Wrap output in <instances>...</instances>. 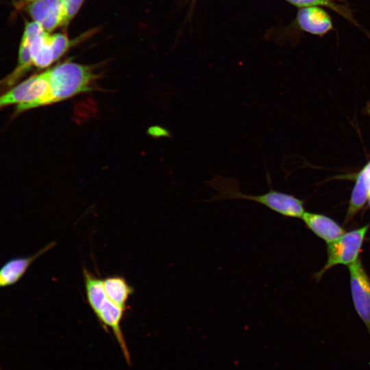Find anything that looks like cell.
Instances as JSON below:
<instances>
[{
	"mask_svg": "<svg viewBox=\"0 0 370 370\" xmlns=\"http://www.w3.org/2000/svg\"><path fill=\"white\" fill-rule=\"evenodd\" d=\"M348 269L354 308L370 336V278L360 258L349 265Z\"/></svg>",
	"mask_w": 370,
	"mask_h": 370,
	"instance_id": "obj_6",
	"label": "cell"
},
{
	"mask_svg": "<svg viewBox=\"0 0 370 370\" xmlns=\"http://www.w3.org/2000/svg\"><path fill=\"white\" fill-rule=\"evenodd\" d=\"M52 103L91 91L97 78L92 69L66 62L47 69Z\"/></svg>",
	"mask_w": 370,
	"mask_h": 370,
	"instance_id": "obj_3",
	"label": "cell"
},
{
	"mask_svg": "<svg viewBox=\"0 0 370 370\" xmlns=\"http://www.w3.org/2000/svg\"><path fill=\"white\" fill-rule=\"evenodd\" d=\"M13 104L16 105L17 112L52 104L47 70L31 76L0 96V109Z\"/></svg>",
	"mask_w": 370,
	"mask_h": 370,
	"instance_id": "obj_4",
	"label": "cell"
},
{
	"mask_svg": "<svg viewBox=\"0 0 370 370\" xmlns=\"http://www.w3.org/2000/svg\"><path fill=\"white\" fill-rule=\"evenodd\" d=\"M368 202H369V207H370V197H369V199L368 200Z\"/></svg>",
	"mask_w": 370,
	"mask_h": 370,
	"instance_id": "obj_18",
	"label": "cell"
},
{
	"mask_svg": "<svg viewBox=\"0 0 370 370\" xmlns=\"http://www.w3.org/2000/svg\"><path fill=\"white\" fill-rule=\"evenodd\" d=\"M51 44L57 60L68 50L69 40L66 34L58 33L51 35Z\"/></svg>",
	"mask_w": 370,
	"mask_h": 370,
	"instance_id": "obj_15",
	"label": "cell"
},
{
	"mask_svg": "<svg viewBox=\"0 0 370 370\" xmlns=\"http://www.w3.org/2000/svg\"><path fill=\"white\" fill-rule=\"evenodd\" d=\"M82 275L86 301L104 329L111 330L123 353L130 364V354L121 328L125 309L110 301L104 291L103 280L97 278L88 269L84 268Z\"/></svg>",
	"mask_w": 370,
	"mask_h": 370,
	"instance_id": "obj_2",
	"label": "cell"
},
{
	"mask_svg": "<svg viewBox=\"0 0 370 370\" xmlns=\"http://www.w3.org/2000/svg\"><path fill=\"white\" fill-rule=\"evenodd\" d=\"M369 224L345 232L327 247V260L324 266L314 275L316 280H320L329 269L336 265L349 266L359 258Z\"/></svg>",
	"mask_w": 370,
	"mask_h": 370,
	"instance_id": "obj_5",
	"label": "cell"
},
{
	"mask_svg": "<svg viewBox=\"0 0 370 370\" xmlns=\"http://www.w3.org/2000/svg\"><path fill=\"white\" fill-rule=\"evenodd\" d=\"M104 291L108 299L119 307L126 309L130 297L134 292V288L121 275H114L103 280Z\"/></svg>",
	"mask_w": 370,
	"mask_h": 370,
	"instance_id": "obj_13",
	"label": "cell"
},
{
	"mask_svg": "<svg viewBox=\"0 0 370 370\" xmlns=\"http://www.w3.org/2000/svg\"><path fill=\"white\" fill-rule=\"evenodd\" d=\"M267 179L269 185L268 192L261 195H247L241 190L239 183L236 179L215 175L212 180L206 182V184L216 192L212 199L206 201L213 202L225 199L249 200L263 205L284 218L301 219L306 212L305 201L293 195L274 190L268 171Z\"/></svg>",
	"mask_w": 370,
	"mask_h": 370,
	"instance_id": "obj_1",
	"label": "cell"
},
{
	"mask_svg": "<svg viewBox=\"0 0 370 370\" xmlns=\"http://www.w3.org/2000/svg\"><path fill=\"white\" fill-rule=\"evenodd\" d=\"M55 245V242H51L31 256L14 258L5 262L0 268V288L16 284L25 275L32 262Z\"/></svg>",
	"mask_w": 370,
	"mask_h": 370,
	"instance_id": "obj_10",
	"label": "cell"
},
{
	"mask_svg": "<svg viewBox=\"0 0 370 370\" xmlns=\"http://www.w3.org/2000/svg\"><path fill=\"white\" fill-rule=\"evenodd\" d=\"M22 38L28 44L32 67L44 69L56 61L51 44V35L38 23H27Z\"/></svg>",
	"mask_w": 370,
	"mask_h": 370,
	"instance_id": "obj_7",
	"label": "cell"
},
{
	"mask_svg": "<svg viewBox=\"0 0 370 370\" xmlns=\"http://www.w3.org/2000/svg\"><path fill=\"white\" fill-rule=\"evenodd\" d=\"M23 1H36V0H23Z\"/></svg>",
	"mask_w": 370,
	"mask_h": 370,
	"instance_id": "obj_17",
	"label": "cell"
},
{
	"mask_svg": "<svg viewBox=\"0 0 370 370\" xmlns=\"http://www.w3.org/2000/svg\"><path fill=\"white\" fill-rule=\"evenodd\" d=\"M65 6L67 23L75 15L84 0H62Z\"/></svg>",
	"mask_w": 370,
	"mask_h": 370,
	"instance_id": "obj_16",
	"label": "cell"
},
{
	"mask_svg": "<svg viewBox=\"0 0 370 370\" xmlns=\"http://www.w3.org/2000/svg\"><path fill=\"white\" fill-rule=\"evenodd\" d=\"M296 22L304 32L322 36L333 29V23L330 14L319 6L299 8Z\"/></svg>",
	"mask_w": 370,
	"mask_h": 370,
	"instance_id": "obj_9",
	"label": "cell"
},
{
	"mask_svg": "<svg viewBox=\"0 0 370 370\" xmlns=\"http://www.w3.org/2000/svg\"><path fill=\"white\" fill-rule=\"evenodd\" d=\"M288 3L299 8L310 6H325L338 13L349 22L358 26L351 10L347 5H342L341 0H286Z\"/></svg>",
	"mask_w": 370,
	"mask_h": 370,
	"instance_id": "obj_14",
	"label": "cell"
},
{
	"mask_svg": "<svg viewBox=\"0 0 370 370\" xmlns=\"http://www.w3.org/2000/svg\"><path fill=\"white\" fill-rule=\"evenodd\" d=\"M301 219L308 230L327 244L345 232L344 228L334 219L322 214L305 212Z\"/></svg>",
	"mask_w": 370,
	"mask_h": 370,
	"instance_id": "obj_11",
	"label": "cell"
},
{
	"mask_svg": "<svg viewBox=\"0 0 370 370\" xmlns=\"http://www.w3.org/2000/svg\"><path fill=\"white\" fill-rule=\"evenodd\" d=\"M370 197V161L356 177L345 222H349L363 208Z\"/></svg>",
	"mask_w": 370,
	"mask_h": 370,
	"instance_id": "obj_12",
	"label": "cell"
},
{
	"mask_svg": "<svg viewBox=\"0 0 370 370\" xmlns=\"http://www.w3.org/2000/svg\"><path fill=\"white\" fill-rule=\"evenodd\" d=\"M368 111H369V114L370 115V107L369 108Z\"/></svg>",
	"mask_w": 370,
	"mask_h": 370,
	"instance_id": "obj_19",
	"label": "cell"
},
{
	"mask_svg": "<svg viewBox=\"0 0 370 370\" xmlns=\"http://www.w3.org/2000/svg\"><path fill=\"white\" fill-rule=\"evenodd\" d=\"M34 20L47 32L67 23L66 9L62 0H36L27 8Z\"/></svg>",
	"mask_w": 370,
	"mask_h": 370,
	"instance_id": "obj_8",
	"label": "cell"
}]
</instances>
